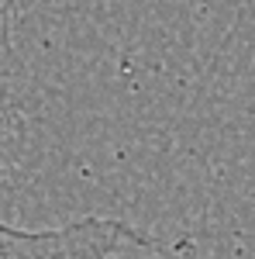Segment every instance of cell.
Returning <instances> with one entry per match:
<instances>
[{
	"mask_svg": "<svg viewBox=\"0 0 255 259\" xmlns=\"http://www.w3.org/2000/svg\"><path fill=\"white\" fill-rule=\"evenodd\" d=\"M0 259H196L190 242L138 232L121 218L86 214L52 228L0 221Z\"/></svg>",
	"mask_w": 255,
	"mask_h": 259,
	"instance_id": "cell-1",
	"label": "cell"
}]
</instances>
